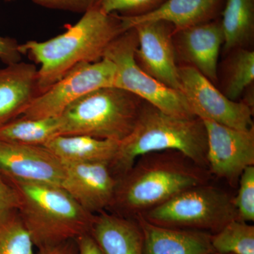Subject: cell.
Returning <instances> with one entry per match:
<instances>
[{"instance_id": "obj_1", "label": "cell", "mask_w": 254, "mask_h": 254, "mask_svg": "<svg viewBox=\"0 0 254 254\" xmlns=\"http://www.w3.org/2000/svg\"><path fill=\"white\" fill-rule=\"evenodd\" d=\"M210 174L175 150L153 152L138 158L118 178L108 211L134 219L191 187L208 183Z\"/></svg>"}, {"instance_id": "obj_2", "label": "cell", "mask_w": 254, "mask_h": 254, "mask_svg": "<svg viewBox=\"0 0 254 254\" xmlns=\"http://www.w3.org/2000/svg\"><path fill=\"white\" fill-rule=\"evenodd\" d=\"M126 31L120 15L105 13L98 5L64 33L46 41L19 44L18 50L41 65L40 95L79 65L103 60L110 43Z\"/></svg>"}, {"instance_id": "obj_3", "label": "cell", "mask_w": 254, "mask_h": 254, "mask_svg": "<svg viewBox=\"0 0 254 254\" xmlns=\"http://www.w3.org/2000/svg\"><path fill=\"white\" fill-rule=\"evenodd\" d=\"M164 150L180 152L208 170L207 133L203 120L170 115L144 101L134 128L120 142L109 166L119 178L141 155Z\"/></svg>"}, {"instance_id": "obj_4", "label": "cell", "mask_w": 254, "mask_h": 254, "mask_svg": "<svg viewBox=\"0 0 254 254\" xmlns=\"http://www.w3.org/2000/svg\"><path fill=\"white\" fill-rule=\"evenodd\" d=\"M5 177L19 193L18 211L37 248L90 234L95 215L82 208L63 187Z\"/></svg>"}, {"instance_id": "obj_5", "label": "cell", "mask_w": 254, "mask_h": 254, "mask_svg": "<svg viewBox=\"0 0 254 254\" xmlns=\"http://www.w3.org/2000/svg\"><path fill=\"white\" fill-rule=\"evenodd\" d=\"M143 101L115 86L86 93L60 115V135H82L121 142L131 133Z\"/></svg>"}, {"instance_id": "obj_6", "label": "cell", "mask_w": 254, "mask_h": 254, "mask_svg": "<svg viewBox=\"0 0 254 254\" xmlns=\"http://www.w3.org/2000/svg\"><path fill=\"white\" fill-rule=\"evenodd\" d=\"M141 215L159 226L210 234L216 233L229 222L237 219L233 197L208 183L183 190Z\"/></svg>"}, {"instance_id": "obj_7", "label": "cell", "mask_w": 254, "mask_h": 254, "mask_svg": "<svg viewBox=\"0 0 254 254\" xmlns=\"http://www.w3.org/2000/svg\"><path fill=\"white\" fill-rule=\"evenodd\" d=\"M137 47L138 37L132 28L124 32L105 50L103 58L111 61L116 68L113 86L129 92L170 115L195 117L181 91L165 86L138 66L135 60Z\"/></svg>"}, {"instance_id": "obj_8", "label": "cell", "mask_w": 254, "mask_h": 254, "mask_svg": "<svg viewBox=\"0 0 254 254\" xmlns=\"http://www.w3.org/2000/svg\"><path fill=\"white\" fill-rule=\"evenodd\" d=\"M180 91L195 117L236 129L253 128V108L243 101H232L198 70L179 65Z\"/></svg>"}, {"instance_id": "obj_9", "label": "cell", "mask_w": 254, "mask_h": 254, "mask_svg": "<svg viewBox=\"0 0 254 254\" xmlns=\"http://www.w3.org/2000/svg\"><path fill=\"white\" fill-rule=\"evenodd\" d=\"M116 68L109 60L83 64L65 75L33 100L21 117L41 119L60 117L68 105L86 93L113 86Z\"/></svg>"}, {"instance_id": "obj_10", "label": "cell", "mask_w": 254, "mask_h": 254, "mask_svg": "<svg viewBox=\"0 0 254 254\" xmlns=\"http://www.w3.org/2000/svg\"><path fill=\"white\" fill-rule=\"evenodd\" d=\"M203 122L209 173L237 187L245 169L254 165V127L243 131L208 120Z\"/></svg>"}, {"instance_id": "obj_11", "label": "cell", "mask_w": 254, "mask_h": 254, "mask_svg": "<svg viewBox=\"0 0 254 254\" xmlns=\"http://www.w3.org/2000/svg\"><path fill=\"white\" fill-rule=\"evenodd\" d=\"M133 28L138 37L135 60L138 66L160 83L180 91L173 25L163 21H148Z\"/></svg>"}, {"instance_id": "obj_12", "label": "cell", "mask_w": 254, "mask_h": 254, "mask_svg": "<svg viewBox=\"0 0 254 254\" xmlns=\"http://www.w3.org/2000/svg\"><path fill=\"white\" fill-rule=\"evenodd\" d=\"M63 188L88 213L108 210L113 203L118 178L109 164L63 163Z\"/></svg>"}, {"instance_id": "obj_13", "label": "cell", "mask_w": 254, "mask_h": 254, "mask_svg": "<svg viewBox=\"0 0 254 254\" xmlns=\"http://www.w3.org/2000/svg\"><path fill=\"white\" fill-rule=\"evenodd\" d=\"M0 171L16 180L61 187L64 179L63 162L43 145L0 141Z\"/></svg>"}, {"instance_id": "obj_14", "label": "cell", "mask_w": 254, "mask_h": 254, "mask_svg": "<svg viewBox=\"0 0 254 254\" xmlns=\"http://www.w3.org/2000/svg\"><path fill=\"white\" fill-rule=\"evenodd\" d=\"M173 43L179 65L192 66L213 84L218 83L219 55L224 44L220 19L177 30Z\"/></svg>"}, {"instance_id": "obj_15", "label": "cell", "mask_w": 254, "mask_h": 254, "mask_svg": "<svg viewBox=\"0 0 254 254\" xmlns=\"http://www.w3.org/2000/svg\"><path fill=\"white\" fill-rule=\"evenodd\" d=\"M38 70L21 61L0 69V127L21 117L39 95Z\"/></svg>"}, {"instance_id": "obj_16", "label": "cell", "mask_w": 254, "mask_h": 254, "mask_svg": "<svg viewBox=\"0 0 254 254\" xmlns=\"http://www.w3.org/2000/svg\"><path fill=\"white\" fill-rule=\"evenodd\" d=\"M141 227L144 254H210L214 251L211 235L194 230L155 225L141 215L134 218Z\"/></svg>"}, {"instance_id": "obj_17", "label": "cell", "mask_w": 254, "mask_h": 254, "mask_svg": "<svg viewBox=\"0 0 254 254\" xmlns=\"http://www.w3.org/2000/svg\"><path fill=\"white\" fill-rule=\"evenodd\" d=\"M225 2V0H166L147 14L120 18L127 31L139 23L156 21L170 23L177 31L216 19Z\"/></svg>"}, {"instance_id": "obj_18", "label": "cell", "mask_w": 254, "mask_h": 254, "mask_svg": "<svg viewBox=\"0 0 254 254\" xmlns=\"http://www.w3.org/2000/svg\"><path fill=\"white\" fill-rule=\"evenodd\" d=\"M90 235L101 254H144L143 232L135 219L104 210L95 214Z\"/></svg>"}, {"instance_id": "obj_19", "label": "cell", "mask_w": 254, "mask_h": 254, "mask_svg": "<svg viewBox=\"0 0 254 254\" xmlns=\"http://www.w3.org/2000/svg\"><path fill=\"white\" fill-rule=\"evenodd\" d=\"M120 143L113 140L82 135H60L43 146L63 163L110 164L118 152Z\"/></svg>"}, {"instance_id": "obj_20", "label": "cell", "mask_w": 254, "mask_h": 254, "mask_svg": "<svg viewBox=\"0 0 254 254\" xmlns=\"http://www.w3.org/2000/svg\"><path fill=\"white\" fill-rule=\"evenodd\" d=\"M220 23L225 54L237 48H251L254 38V0H225Z\"/></svg>"}, {"instance_id": "obj_21", "label": "cell", "mask_w": 254, "mask_h": 254, "mask_svg": "<svg viewBox=\"0 0 254 254\" xmlns=\"http://www.w3.org/2000/svg\"><path fill=\"white\" fill-rule=\"evenodd\" d=\"M225 55L218 67L220 91L232 101H238L246 90L253 86L254 51L251 48H237Z\"/></svg>"}, {"instance_id": "obj_22", "label": "cell", "mask_w": 254, "mask_h": 254, "mask_svg": "<svg viewBox=\"0 0 254 254\" xmlns=\"http://www.w3.org/2000/svg\"><path fill=\"white\" fill-rule=\"evenodd\" d=\"M61 120L55 118L31 119L18 117L0 127V141L16 144L44 145L60 136Z\"/></svg>"}, {"instance_id": "obj_23", "label": "cell", "mask_w": 254, "mask_h": 254, "mask_svg": "<svg viewBox=\"0 0 254 254\" xmlns=\"http://www.w3.org/2000/svg\"><path fill=\"white\" fill-rule=\"evenodd\" d=\"M214 252L230 254H254V226L235 219L211 235Z\"/></svg>"}, {"instance_id": "obj_24", "label": "cell", "mask_w": 254, "mask_h": 254, "mask_svg": "<svg viewBox=\"0 0 254 254\" xmlns=\"http://www.w3.org/2000/svg\"><path fill=\"white\" fill-rule=\"evenodd\" d=\"M33 246L17 209L0 211V254H33Z\"/></svg>"}, {"instance_id": "obj_25", "label": "cell", "mask_w": 254, "mask_h": 254, "mask_svg": "<svg viewBox=\"0 0 254 254\" xmlns=\"http://www.w3.org/2000/svg\"><path fill=\"white\" fill-rule=\"evenodd\" d=\"M238 192L233 197L237 219L242 221H254V165L246 168L238 183Z\"/></svg>"}, {"instance_id": "obj_26", "label": "cell", "mask_w": 254, "mask_h": 254, "mask_svg": "<svg viewBox=\"0 0 254 254\" xmlns=\"http://www.w3.org/2000/svg\"><path fill=\"white\" fill-rule=\"evenodd\" d=\"M166 0H101L98 6L108 14L136 16L157 9Z\"/></svg>"}, {"instance_id": "obj_27", "label": "cell", "mask_w": 254, "mask_h": 254, "mask_svg": "<svg viewBox=\"0 0 254 254\" xmlns=\"http://www.w3.org/2000/svg\"><path fill=\"white\" fill-rule=\"evenodd\" d=\"M35 4L48 9L63 10L84 14L98 6L101 0H32Z\"/></svg>"}, {"instance_id": "obj_28", "label": "cell", "mask_w": 254, "mask_h": 254, "mask_svg": "<svg viewBox=\"0 0 254 254\" xmlns=\"http://www.w3.org/2000/svg\"><path fill=\"white\" fill-rule=\"evenodd\" d=\"M19 193L12 184L0 171V211L18 209L20 206Z\"/></svg>"}, {"instance_id": "obj_29", "label": "cell", "mask_w": 254, "mask_h": 254, "mask_svg": "<svg viewBox=\"0 0 254 254\" xmlns=\"http://www.w3.org/2000/svg\"><path fill=\"white\" fill-rule=\"evenodd\" d=\"M19 44L15 39L0 36V60L6 65L21 61L22 55L18 50Z\"/></svg>"}, {"instance_id": "obj_30", "label": "cell", "mask_w": 254, "mask_h": 254, "mask_svg": "<svg viewBox=\"0 0 254 254\" xmlns=\"http://www.w3.org/2000/svg\"><path fill=\"white\" fill-rule=\"evenodd\" d=\"M37 254H78L76 240L66 241L63 243L38 249Z\"/></svg>"}, {"instance_id": "obj_31", "label": "cell", "mask_w": 254, "mask_h": 254, "mask_svg": "<svg viewBox=\"0 0 254 254\" xmlns=\"http://www.w3.org/2000/svg\"><path fill=\"white\" fill-rule=\"evenodd\" d=\"M76 240L78 246V254H101L90 234L78 237Z\"/></svg>"}, {"instance_id": "obj_32", "label": "cell", "mask_w": 254, "mask_h": 254, "mask_svg": "<svg viewBox=\"0 0 254 254\" xmlns=\"http://www.w3.org/2000/svg\"><path fill=\"white\" fill-rule=\"evenodd\" d=\"M210 254H220V253H217V252H213V253H211Z\"/></svg>"}, {"instance_id": "obj_33", "label": "cell", "mask_w": 254, "mask_h": 254, "mask_svg": "<svg viewBox=\"0 0 254 254\" xmlns=\"http://www.w3.org/2000/svg\"><path fill=\"white\" fill-rule=\"evenodd\" d=\"M4 1H14V0H4Z\"/></svg>"}]
</instances>
